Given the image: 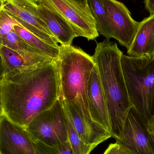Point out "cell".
<instances>
[{
    "label": "cell",
    "mask_w": 154,
    "mask_h": 154,
    "mask_svg": "<svg viewBox=\"0 0 154 154\" xmlns=\"http://www.w3.org/2000/svg\"><path fill=\"white\" fill-rule=\"evenodd\" d=\"M116 143L134 154H154V135L148 120L134 106L128 112L120 138Z\"/></svg>",
    "instance_id": "cell-7"
},
{
    "label": "cell",
    "mask_w": 154,
    "mask_h": 154,
    "mask_svg": "<svg viewBox=\"0 0 154 154\" xmlns=\"http://www.w3.org/2000/svg\"><path fill=\"white\" fill-rule=\"evenodd\" d=\"M19 23L5 11L0 9V38L3 37L13 29Z\"/></svg>",
    "instance_id": "cell-21"
},
{
    "label": "cell",
    "mask_w": 154,
    "mask_h": 154,
    "mask_svg": "<svg viewBox=\"0 0 154 154\" xmlns=\"http://www.w3.org/2000/svg\"><path fill=\"white\" fill-rule=\"evenodd\" d=\"M0 154H38L25 128L0 115Z\"/></svg>",
    "instance_id": "cell-10"
},
{
    "label": "cell",
    "mask_w": 154,
    "mask_h": 154,
    "mask_svg": "<svg viewBox=\"0 0 154 154\" xmlns=\"http://www.w3.org/2000/svg\"><path fill=\"white\" fill-rule=\"evenodd\" d=\"M88 95L90 116L93 121L111 134V123L106 100L96 65L90 78Z\"/></svg>",
    "instance_id": "cell-12"
},
{
    "label": "cell",
    "mask_w": 154,
    "mask_h": 154,
    "mask_svg": "<svg viewBox=\"0 0 154 154\" xmlns=\"http://www.w3.org/2000/svg\"><path fill=\"white\" fill-rule=\"evenodd\" d=\"M4 1V0H0V3H2V2L3 1Z\"/></svg>",
    "instance_id": "cell-28"
},
{
    "label": "cell",
    "mask_w": 154,
    "mask_h": 154,
    "mask_svg": "<svg viewBox=\"0 0 154 154\" xmlns=\"http://www.w3.org/2000/svg\"><path fill=\"white\" fill-rule=\"evenodd\" d=\"M35 143L38 154H74L69 141L56 146H50L39 141Z\"/></svg>",
    "instance_id": "cell-20"
},
{
    "label": "cell",
    "mask_w": 154,
    "mask_h": 154,
    "mask_svg": "<svg viewBox=\"0 0 154 154\" xmlns=\"http://www.w3.org/2000/svg\"><path fill=\"white\" fill-rule=\"evenodd\" d=\"M154 29V14L140 22L132 45L127 50L128 56L137 57L147 56Z\"/></svg>",
    "instance_id": "cell-15"
},
{
    "label": "cell",
    "mask_w": 154,
    "mask_h": 154,
    "mask_svg": "<svg viewBox=\"0 0 154 154\" xmlns=\"http://www.w3.org/2000/svg\"><path fill=\"white\" fill-rule=\"evenodd\" d=\"M123 53L116 42L106 39L97 43L93 56L105 97L112 137L120 138L127 117L133 106L121 64Z\"/></svg>",
    "instance_id": "cell-2"
},
{
    "label": "cell",
    "mask_w": 154,
    "mask_h": 154,
    "mask_svg": "<svg viewBox=\"0 0 154 154\" xmlns=\"http://www.w3.org/2000/svg\"><path fill=\"white\" fill-rule=\"evenodd\" d=\"M58 13L73 27L77 37L93 40L99 36L96 23L89 13L71 0H38Z\"/></svg>",
    "instance_id": "cell-8"
},
{
    "label": "cell",
    "mask_w": 154,
    "mask_h": 154,
    "mask_svg": "<svg viewBox=\"0 0 154 154\" xmlns=\"http://www.w3.org/2000/svg\"><path fill=\"white\" fill-rule=\"evenodd\" d=\"M121 64L130 100L147 120L154 116V55L123 54Z\"/></svg>",
    "instance_id": "cell-4"
},
{
    "label": "cell",
    "mask_w": 154,
    "mask_h": 154,
    "mask_svg": "<svg viewBox=\"0 0 154 154\" xmlns=\"http://www.w3.org/2000/svg\"><path fill=\"white\" fill-rule=\"evenodd\" d=\"M60 49L57 61L61 98L75 103L89 123L102 127L93 121L90 111L89 82L96 65L93 56L72 45L61 46Z\"/></svg>",
    "instance_id": "cell-3"
},
{
    "label": "cell",
    "mask_w": 154,
    "mask_h": 154,
    "mask_svg": "<svg viewBox=\"0 0 154 154\" xmlns=\"http://www.w3.org/2000/svg\"><path fill=\"white\" fill-rule=\"evenodd\" d=\"M66 112L67 117V127H68V139L74 154H90L96 148L92 146L85 144L80 138L77 133L74 129L68 114Z\"/></svg>",
    "instance_id": "cell-19"
},
{
    "label": "cell",
    "mask_w": 154,
    "mask_h": 154,
    "mask_svg": "<svg viewBox=\"0 0 154 154\" xmlns=\"http://www.w3.org/2000/svg\"><path fill=\"white\" fill-rule=\"evenodd\" d=\"M14 31L26 42L33 48L40 51L46 56L57 60L60 53V47H54L42 41L31 32L18 25L14 26Z\"/></svg>",
    "instance_id": "cell-18"
},
{
    "label": "cell",
    "mask_w": 154,
    "mask_h": 154,
    "mask_svg": "<svg viewBox=\"0 0 154 154\" xmlns=\"http://www.w3.org/2000/svg\"><path fill=\"white\" fill-rule=\"evenodd\" d=\"M38 6V0H4L1 3L0 9L10 14L20 27L49 45L59 48L58 42L39 17Z\"/></svg>",
    "instance_id": "cell-6"
},
{
    "label": "cell",
    "mask_w": 154,
    "mask_h": 154,
    "mask_svg": "<svg viewBox=\"0 0 154 154\" xmlns=\"http://www.w3.org/2000/svg\"><path fill=\"white\" fill-rule=\"evenodd\" d=\"M61 97L57 60L1 76V114L25 128Z\"/></svg>",
    "instance_id": "cell-1"
},
{
    "label": "cell",
    "mask_w": 154,
    "mask_h": 154,
    "mask_svg": "<svg viewBox=\"0 0 154 154\" xmlns=\"http://www.w3.org/2000/svg\"><path fill=\"white\" fill-rule=\"evenodd\" d=\"M146 8L150 13L154 14V0H144Z\"/></svg>",
    "instance_id": "cell-24"
},
{
    "label": "cell",
    "mask_w": 154,
    "mask_h": 154,
    "mask_svg": "<svg viewBox=\"0 0 154 154\" xmlns=\"http://www.w3.org/2000/svg\"><path fill=\"white\" fill-rule=\"evenodd\" d=\"M148 125L149 130L154 135V116L148 119Z\"/></svg>",
    "instance_id": "cell-26"
},
{
    "label": "cell",
    "mask_w": 154,
    "mask_h": 154,
    "mask_svg": "<svg viewBox=\"0 0 154 154\" xmlns=\"http://www.w3.org/2000/svg\"><path fill=\"white\" fill-rule=\"evenodd\" d=\"M62 100L65 110L72 126L80 138L85 144L96 147L112 137L111 133L105 128L89 123L75 103Z\"/></svg>",
    "instance_id": "cell-11"
},
{
    "label": "cell",
    "mask_w": 154,
    "mask_h": 154,
    "mask_svg": "<svg viewBox=\"0 0 154 154\" xmlns=\"http://www.w3.org/2000/svg\"><path fill=\"white\" fill-rule=\"evenodd\" d=\"M77 4L83 10L89 13L92 14L89 5L88 3L87 0H71Z\"/></svg>",
    "instance_id": "cell-23"
},
{
    "label": "cell",
    "mask_w": 154,
    "mask_h": 154,
    "mask_svg": "<svg viewBox=\"0 0 154 154\" xmlns=\"http://www.w3.org/2000/svg\"><path fill=\"white\" fill-rule=\"evenodd\" d=\"M0 56L1 75L17 69L40 66L55 60L48 56L42 55L24 57L8 47L1 45Z\"/></svg>",
    "instance_id": "cell-14"
},
{
    "label": "cell",
    "mask_w": 154,
    "mask_h": 154,
    "mask_svg": "<svg viewBox=\"0 0 154 154\" xmlns=\"http://www.w3.org/2000/svg\"><path fill=\"white\" fill-rule=\"evenodd\" d=\"M92 15L96 23L98 31L107 40L113 38L106 11L102 0H87Z\"/></svg>",
    "instance_id": "cell-17"
},
{
    "label": "cell",
    "mask_w": 154,
    "mask_h": 154,
    "mask_svg": "<svg viewBox=\"0 0 154 154\" xmlns=\"http://www.w3.org/2000/svg\"><path fill=\"white\" fill-rule=\"evenodd\" d=\"M38 14L61 46H71L77 37L73 27L54 9L38 1Z\"/></svg>",
    "instance_id": "cell-13"
},
{
    "label": "cell",
    "mask_w": 154,
    "mask_h": 154,
    "mask_svg": "<svg viewBox=\"0 0 154 154\" xmlns=\"http://www.w3.org/2000/svg\"><path fill=\"white\" fill-rule=\"evenodd\" d=\"M126 150V149H125ZM134 154L133 153L131 152L130 151H127V150H126V154Z\"/></svg>",
    "instance_id": "cell-27"
},
{
    "label": "cell",
    "mask_w": 154,
    "mask_h": 154,
    "mask_svg": "<svg viewBox=\"0 0 154 154\" xmlns=\"http://www.w3.org/2000/svg\"><path fill=\"white\" fill-rule=\"evenodd\" d=\"M0 39L1 46L8 47L24 57H31L37 55L47 56L26 42L16 33L14 29L0 38Z\"/></svg>",
    "instance_id": "cell-16"
},
{
    "label": "cell",
    "mask_w": 154,
    "mask_h": 154,
    "mask_svg": "<svg viewBox=\"0 0 154 154\" xmlns=\"http://www.w3.org/2000/svg\"><path fill=\"white\" fill-rule=\"evenodd\" d=\"M25 128L35 142L39 141L50 146H56L68 142L67 117L61 97Z\"/></svg>",
    "instance_id": "cell-5"
},
{
    "label": "cell",
    "mask_w": 154,
    "mask_h": 154,
    "mask_svg": "<svg viewBox=\"0 0 154 154\" xmlns=\"http://www.w3.org/2000/svg\"><path fill=\"white\" fill-rule=\"evenodd\" d=\"M113 32V38L130 48L140 22L134 20L131 13L123 3L118 0H102Z\"/></svg>",
    "instance_id": "cell-9"
},
{
    "label": "cell",
    "mask_w": 154,
    "mask_h": 154,
    "mask_svg": "<svg viewBox=\"0 0 154 154\" xmlns=\"http://www.w3.org/2000/svg\"><path fill=\"white\" fill-rule=\"evenodd\" d=\"M154 29L152 33L151 41L149 44L147 51V56H154Z\"/></svg>",
    "instance_id": "cell-25"
},
{
    "label": "cell",
    "mask_w": 154,
    "mask_h": 154,
    "mask_svg": "<svg viewBox=\"0 0 154 154\" xmlns=\"http://www.w3.org/2000/svg\"><path fill=\"white\" fill-rule=\"evenodd\" d=\"M126 150L119 144H110L103 154H125Z\"/></svg>",
    "instance_id": "cell-22"
}]
</instances>
